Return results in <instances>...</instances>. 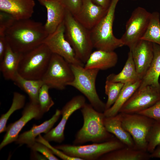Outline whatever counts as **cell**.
Here are the masks:
<instances>
[{"instance_id":"6da1fadb","label":"cell","mask_w":160,"mask_h":160,"mask_svg":"<svg viewBox=\"0 0 160 160\" xmlns=\"http://www.w3.org/2000/svg\"><path fill=\"white\" fill-rule=\"evenodd\" d=\"M48 34L42 23L30 18L16 20L5 33L12 49L22 53L43 43Z\"/></svg>"},{"instance_id":"7a4b0ae2","label":"cell","mask_w":160,"mask_h":160,"mask_svg":"<svg viewBox=\"0 0 160 160\" xmlns=\"http://www.w3.org/2000/svg\"><path fill=\"white\" fill-rule=\"evenodd\" d=\"M80 109L83 124L76 133L73 144L80 145L89 142L100 143L114 137L105 127L103 112L97 111L90 104L86 103Z\"/></svg>"},{"instance_id":"3957f363","label":"cell","mask_w":160,"mask_h":160,"mask_svg":"<svg viewBox=\"0 0 160 160\" xmlns=\"http://www.w3.org/2000/svg\"><path fill=\"white\" fill-rule=\"evenodd\" d=\"M64 22L65 37L77 58L84 65L94 48L90 30L82 25L66 9Z\"/></svg>"},{"instance_id":"277c9868","label":"cell","mask_w":160,"mask_h":160,"mask_svg":"<svg viewBox=\"0 0 160 160\" xmlns=\"http://www.w3.org/2000/svg\"><path fill=\"white\" fill-rule=\"evenodd\" d=\"M119 0H111L106 14L90 30L93 47L97 49L114 51L116 49L124 46L121 39L114 35L113 31L115 9Z\"/></svg>"},{"instance_id":"5b68a950","label":"cell","mask_w":160,"mask_h":160,"mask_svg":"<svg viewBox=\"0 0 160 160\" xmlns=\"http://www.w3.org/2000/svg\"><path fill=\"white\" fill-rule=\"evenodd\" d=\"M52 54L43 43L22 53L18 73L26 79L41 80L47 70Z\"/></svg>"},{"instance_id":"8992f818","label":"cell","mask_w":160,"mask_h":160,"mask_svg":"<svg viewBox=\"0 0 160 160\" xmlns=\"http://www.w3.org/2000/svg\"><path fill=\"white\" fill-rule=\"evenodd\" d=\"M74 79L68 86L75 88L88 100L90 104L97 111L104 112L105 103L100 98L96 91L95 82L99 70L86 69L84 66L71 64Z\"/></svg>"},{"instance_id":"52a82bcc","label":"cell","mask_w":160,"mask_h":160,"mask_svg":"<svg viewBox=\"0 0 160 160\" xmlns=\"http://www.w3.org/2000/svg\"><path fill=\"white\" fill-rule=\"evenodd\" d=\"M126 146L117 138L114 137L104 142L91 144H62L54 147L72 157L82 160H96L108 153Z\"/></svg>"},{"instance_id":"ba28073f","label":"cell","mask_w":160,"mask_h":160,"mask_svg":"<svg viewBox=\"0 0 160 160\" xmlns=\"http://www.w3.org/2000/svg\"><path fill=\"white\" fill-rule=\"evenodd\" d=\"M120 113L122 126L132 137L135 148L147 151L148 137L155 121L138 113Z\"/></svg>"},{"instance_id":"9c48e42d","label":"cell","mask_w":160,"mask_h":160,"mask_svg":"<svg viewBox=\"0 0 160 160\" xmlns=\"http://www.w3.org/2000/svg\"><path fill=\"white\" fill-rule=\"evenodd\" d=\"M74 78L71 64L60 55L52 53L41 80L50 89L63 90Z\"/></svg>"},{"instance_id":"30bf717a","label":"cell","mask_w":160,"mask_h":160,"mask_svg":"<svg viewBox=\"0 0 160 160\" xmlns=\"http://www.w3.org/2000/svg\"><path fill=\"white\" fill-rule=\"evenodd\" d=\"M151 13L140 7L136 8L127 22L125 31L120 39L124 45L131 50L144 34L148 25Z\"/></svg>"},{"instance_id":"8fae6325","label":"cell","mask_w":160,"mask_h":160,"mask_svg":"<svg viewBox=\"0 0 160 160\" xmlns=\"http://www.w3.org/2000/svg\"><path fill=\"white\" fill-rule=\"evenodd\" d=\"M160 100V87L147 85L138 88L119 113H134L147 109Z\"/></svg>"},{"instance_id":"7c38bea8","label":"cell","mask_w":160,"mask_h":160,"mask_svg":"<svg viewBox=\"0 0 160 160\" xmlns=\"http://www.w3.org/2000/svg\"><path fill=\"white\" fill-rule=\"evenodd\" d=\"M64 33L63 21L54 32L48 34L43 43L52 53L60 55L71 64L84 66V64L76 57L72 46L66 39Z\"/></svg>"},{"instance_id":"4fadbf2b","label":"cell","mask_w":160,"mask_h":160,"mask_svg":"<svg viewBox=\"0 0 160 160\" xmlns=\"http://www.w3.org/2000/svg\"><path fill=\"white\" fill-rule=\"evenodd\" d=\"M44 113L39 103L31 101L28 103L23 111L21 117L7 127L6 133L0 144V149L16 141L20 132L25 124L33 119H37L41 118Z\"/></svg>"},{"instance_id":"5bb4252c","label":"cell","mask_w":160,"mask_h":160,"mask_svg":"<svg viewBox=\"0 0 160 160\" xmlns=\"http://www.w3.org/2000/svg\"><path fill=\"white\" fill-rule=\"evenodd\" d=\"M85 102L84 96L78 95L67 102L61 110L62 118L60 121L55 127L45 134L44 138L48 141L62 142L65 139L64 131L67 121L74 112L84 106Z\"/></svg>"},{"instance_id":"9a60e30c","label":"cell","mask_w":160,"mask_h":160,"mask_svg":"<svg viewBox=\"0 0 160 160\" xmlns=\"http://www.w3.org/2000/svg\"><path fill=\"white\" fill-rule=\"evenodd\" d=\"M133 60L139 79H142L152 61L153 50V44L140 40L131 50Z\"/></svg>"},{"instance_id":"2e32d148","label":"cell","mask_w":160,"mask_h":160,"mask_svg":"<svg viewBox=\"0 0 160 160\" xmlns=\"http://www.w3.org/2000/svg\"><path fill=\"white\" fill-rule=\"evenodd\" d=\"M108 9L95 4L91 0H83L80 10L73 16L82 25L90 30L105 15Z\"/></svg>"},{"instance_id":"e0dca14e","label":"cell","mask_w":160,"mask_h":160,"mask_svg":"<svg viewBox=\"0 0 160 160\" xmlns=\"http://www.w3.org/2000/svg\"><path fill=\"white\" fill-rule=\"evenodd\" d=\"M35 5L34 0H0V11L10 14L16 20L29 19Z\"/></svg>"},{"instance_id":"ac0fdd59","label":"cell","mask_w":160,"mask_h":160,"mask_svg":"<svg viewBox=\"0 0 160 160\" xmlns=\"http://www.w3.org/2000/svg\"><path fill=\"white\" fill-rule=\"evenodd\" d=\"M47 11L44 26L49 34L54 32L64 21L66 9L58 0H37Z\"/></svg>"},{"instance_id":"d6986e66","label":"cell","mask_w":160,"mask_h":160,"mask_svg":"<svg viewBox=\"0 0 160 160\" xmlns=\"http://www.w3.org/2000/svg\"><path fill=\"white\" fill-rule=\"evenodd\" d=\"M61 115V110L56 109L55 114L49 120L39 125H34L31 129L19 135L15 141L20 145L24 144L31 148L36 142V137L42 133H47L52 129Z\"/></svg>"},{"instance_id":"ffe728a7","label":"cell","mask_w":160,"mask_h":160,"mask_svg":"<svg viewBox=\"0 0 160 160\" xmlns=\"http://www.w3.org/2000/svg\"><path fill=\"white\" fill-rule=\"evenodd\" d=\"M118 60V55L114 51L97 49L90 54L84 67L86 69L105 70L115 66Z\"/></svg>"},{"instance_id":"44dd1931","label":"cell","mask_w":160,"mask_h":160,"mask_svg":"<svg viewBox=\"0 0 160 160\" xmlns=\"http://www.w3.org/2000/svg\"><path fill=\"white\" fill-rule=\"evenodd\" d=\"M104 123L106 130L115 135L127 146L135 148L134 143L132 137L122 126L120 113L114 116L105 117Z\"/></svg>"},{"instance_id":"7402d4cb","label":"cell","mask_w":160,"mask_h":160,"mask_svg":"<svg viewBox=\"0 0 160 160\" xmlns=\"http://www.w3.org/2000/svg\"><path fill=\"white\" fill-rule=\"evenodd\" d=\"M22 55L13 50L8 44L4 57L0 62V70L5 79L12 80L18 72Z\"/></svg>"},{"instance_id":"603a6c76","label":"cell","mask_w":160,"mask_h":160,"mask_svg":"<svg viewBox=\"0 0 160 160\" xmlns=\"http://www.w3.org/2000/svg\"><path fill=\"white\" fill-rule=\"evenodd\" d=\"M151 158L147 151L127 146L108 153L102 156L100 160H148Z\"/></svg>"},{"instance_id":"cb8c5ba5","label":"cell","mask_w":160,"mask_h":160,"mask_svg":"<svg viewBox=\"0 0 160 160\" xmlns=\"http://www.w3.org/2000/svg\"><path fill=\"white\" fill-rule=\"evenodd\" d=\"M153 55L148 70L142 79L138 88L147 85H152L160 87L159 79L160 76V46L153 43Z\"/></svg>"},{"instance_id":"d4e9b609","label":"cell","mask_w":160,"mask_h":160,"mask_svg":"<svg viewBox=\"0 0 160 160\" xmlns=\"http://www.w3.org/2000/svg\"><path fill=\"white\" fill-rule=\"evenodd\" d=\"M134 63L131 51L128 53L125 64L121 71L118 74L111 73L106 77V80L124 84L132 83L140 80Z\"/></svg>"},{"instance_id":"484cf974","label":"cell","mask_w":160,"mask_h":160,"mask_svg":"<svg viewBox=\"0 0 160 160\" xmlns=\"http://www.w3.org/2000/svg\"><path fill=\"white\" fill-rule=\"evenodd\" d=\"M141 81L142 80L140 79L134 82L124 84L115 103L110 108L104 112L105 116H113L119 113L122 106L139 87Z\"/></svg>"},{"instance_id":"4316f807","label":"cell","mask_w":160,"mask_h":160,"mask_svg":"<svg viewBox=\"0 0 160 160\" xmlns=\"http://www.w3.org/2000/svg\"><path fill=\"white\" fill-rule=\"evenodd\" d=\"M12 81L15 85L28 94L30 101L39 103V91L44 84L41 80L26 79L22 77L17 72Z\"/></svg>"},{"instance_id":"83f0119b","label":"cell","mask_w":160,"mask_h":160,"mask_svg":"<svg viewBox=\"0 0 160 160\" xmlns=\"http://www.w3.org/2000/svg\"><path fill=\"white\" fill-rule=\"evenodd\" d=\"M160 15L157 12L151 13L147 30L141 40H146L160 46Z\"/></svg>"},{"instance_id":"f1b7e54d","label":"cell","mask_w":160,"mask_h":160,"mask_svg":"<svg viewBox=\"0 0 160 160\" xmlns=\"http://www.w3.org/2000/svg\"><path fill=\"white\" fill-rule=\"evenodd\" d=\"M25 97L18 92L13 93L12 105L9 110L5 114L1 115L0 118V133L6 131V124L9 117L15 111L20 109L24 106Z\"/></svg>"},{"instance_id":"f546056e","label":"cell","mask_w":160,"mask_h":160,"mask_svg":"<svg viewBox=\"0 0 160 160\" xmlns=\"http://www.w3.org/2000/svg\"><path fill=\"white\" fill-rule=\"evenodd\" d=\"M124 85L123 83L106 80L105 93L107 95L108 99L105 103V110L110 108L115 103Z\"/></svg>"},{"instance_id":"4dcf8cb0","label":"cell","mask_w":160,"mask_h":160,"mask_svg":"<svg viewBox=\"0 0 160 160\" xmlns=\"http://www.w3.org/2000/svg\"><path fill=\"white\" fill-rule=\"evenodd\" d=\"M147 151L151 153L160 145V123L155 121L149 132L147 138Z\"/></svg>"},{"instance_id":"1f68e13d","label":"cell","mask_w":160,"mask_h":160,"mask_svg":"<svg viewBox=\"0 0 160 160\" xmlns=\"http://www.w3.org/2000/svg\"><path fill=\"white\" fill-rule=\"evenodd\" d=\"M49 89L47 85L44 84L40 88L39 94V104L44 113L48 112L55 104L49 94Z\"/></svg>"},{"instance_id":"d6a6232c","label":"cell","mask_w":160,"mask_h":160,"mask_svg":"<svg viewBox=\"0 0 160 160\" xmlns=\"http://www.w3.org/2000/svg\"><path fill=\"white\" fill-rule=\"evenodd\" d=\"M36 141L40 142L48 147L54 155H55L60 159L64 160H82L81 159L69 156L62 151L52 146L49 143L48 141L45 139L41 135L36 138Z\"/></svg>"},{"instance_id":"836d02e7","label":"cell","mask_w":160,"mask_h":160,"mask_svg":"<svg viewBox=\"0 0 160 160\" xmlns=\"http://www.w3.org/2000/svg\"><path fill=\"white\" fill-rule=\"evenodd\" d=\"M137 113L145 115L160 123V100L151 107Z\"/></svg>"},{"instance_id":"e575fe53","label":"cell","mask_w":160,"mask_h":160,"mask_svg":"<svg viewBox=\"0 0 160 160\" xmlns=\"http://www.w3.org/2000/svg\"><path fill=\"white\" fill-rule=\"evenodd\" d=\"M16 20L10 14L0 11V36H5V33Z\"/></svg>"},{"instance_id":"d590c367","label":"cell","mask_w":160,"mask_h":160,"mask_svg":"<svg viewBox=\"0 0 160 160\" xmlns=\"http://www.w3.org/2000/svg\"><path fill=\"white\" fill-rule=\"evenodd\" d=\"M31 148L34 152L40 153L48 160H59L48 147L41 143L36 141Z\"/></svg>"},{"instance_id":"8d00e7d4","label":"cell","mask_w":160,"mask_h":160,"mask_svg":"<svg viewBox=\"0 0 160 160\" xmlns=\"http://www.w3.org/2000/svg\"><path fill=\"white\" fill-rule=\"evenodd\" d=\"M65 8L73 15L80 10L83 0H58Z\"/></svg>"},{"instance_id":"74e56055","label":"cell","mask_w":160,"mask_h":160,"mask_svg":"<svg viewBox=\"0 0 160 160\" xmlns=\"http://www.w3.org/2000/svg\"><path fill=\"white\" fill-rule=\"evenodd\" d=\"M7 45L5 36H0V62L4 57Z\"/></svg>"},{"instance_id":"f35d334b","label":"cell","mask_w":160,"mask_h":160,"mask_svg":"<svg viewBox=\"0 0 160 160\" xmlns=\"http://www.w3.org/2000/svg\"><path fill=\"white\" fill-rule=\"evenodd\" d=\"M95 4L105 9H108L112 0H91Z\"/></svg>"},{"instance_id":"ab89813d","label":"cell","mask_w":160,"mask_h":160,"mask_svg":"<svg viewBox=\"0 0 160 160\" xmlns=\"http://www.w3.org/2000/svg\"><path fill=\"white\" fill-rule=\"evenodd\" d=\"M151 158H159L160 159V145H158L153 151L150 153Z\"/></svg>"},{"instance_id":"60d3db41","label":"cell","mask_w":160,"mask_h":160,"mask_svg":"<svg viewBox=\"0 0 160 160\" xmlns=\"http://www.w3.org/2000/svg\"><path fill=\"white\" fill-rule=\"evenodd\" d=\"M133 0V1H136V0Z\"/></svg>"}]
</instances>
